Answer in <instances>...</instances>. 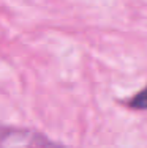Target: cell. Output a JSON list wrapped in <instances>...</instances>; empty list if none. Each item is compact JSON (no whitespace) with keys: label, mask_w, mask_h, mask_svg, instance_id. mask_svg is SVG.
<instances>
[{"label":"cell","mask_w":147,"mask_h":148,"mask_svg":"<svg viewBox=\"0 0 147 148\" xmlns=\"http://www.w3.org/2000/svg\"><path fill=\"white\" fill-rule=\"evenodd\" d=\"M130 106L133 109H147V88L136 95L130 101Z\"/></svg>","instance_id":"6da1fadb"}]
</instances>
